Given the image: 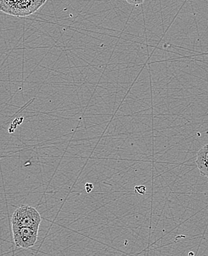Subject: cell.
<instances>
[{"instance_id": "7", "label": "cell", "mask_w": 208, "mask_h": 256, "mask_svg": "<svg viewBox=\"0 0 208 256\" xmlns=\"http://www.w3.org/2000/svg\"><path fill=\"white\" fill-rule=\"evenodd\" d=\"M94 186L91 183H87L85 184V190L87 194H89V192H92V190H93Z\"/></svg>"}, {"instance_id": "4", "label": "cell", "mask_w": 208, "mask_h": 256, "mask_svg": "<svg viewBox=\"0 0 208 256\" xmlns=\"http://www.w3.org/2000/svg\"><path fill=\"white\" fill-rule=\"evenodd\" d=\"M196 164L201 176L208 178V144L197 152Z\"/></svg>"}, {"instance_id": "2", "label": "cell", "mask_w": 208, "mask_h": 256, "mask_svg": "<svg viewBox=\"0 0 208 256\" xmlns=\"http://www.w3.org/2000/svg\"><path fill=\"white\" fill-rule=\"evenodd\" d=\"M12 228H39L41 217L33 206L22 205L18 208L12 216Z\"/></svg>"}, {"instance_id": "6", "label": "cell", "mask_w": 208, "mask_h": 256, "mask_svg": "<svg viewBox=\"0 0 208 256\" xmlns=\"http://www.w3.org/2000/svg\"><path fill=\"white\" fill-rule=\"evenodd\" d=\"M129 4H132V6H139L144 2L145 0H126Z\"/></svg>"}, {"instance_id": "3", "label": "cell", "mask_w": 208, "mask_h": 256, "mask_svg": "<svg viewBox=\"0 0 208 256\" xmlns=\"http://www.w3.org/2000/svg\"><path fill=\"white\" fill-rule=\"evenodd\" d=\"M38 229L35 228H12L13 240L17 248H29L36 243Z\"/></svg>"}, {"instance_id": "1", "label": "cell", "mask_w": 208, "mask_h": 256, "mask_svg": "<svg viewBox=\"0 0 208 256\" xmlns=\"http://www.w3.org/2000/svg\"><path fill=\"white\" fill-rule=\"evenodd\" d=\"M47 0H0V12L9 16L24 18L35 13Z\"/></svg>"}, {"instance_id": "5", "label": "cell", "mask_w": 208, "mask_h": 256, "mask_svg": "<svg viewBox=\"0 0 208 256\" xmlns=\"http://www.w3.org/2000/svg\"><path fill=\"white\" fill-rule=\"evenodd\" d=\"M135 192H138L140 195H144L146 192V188L144 185H140V186H136L135 188Z\"/></svg>"}]
</instances>
